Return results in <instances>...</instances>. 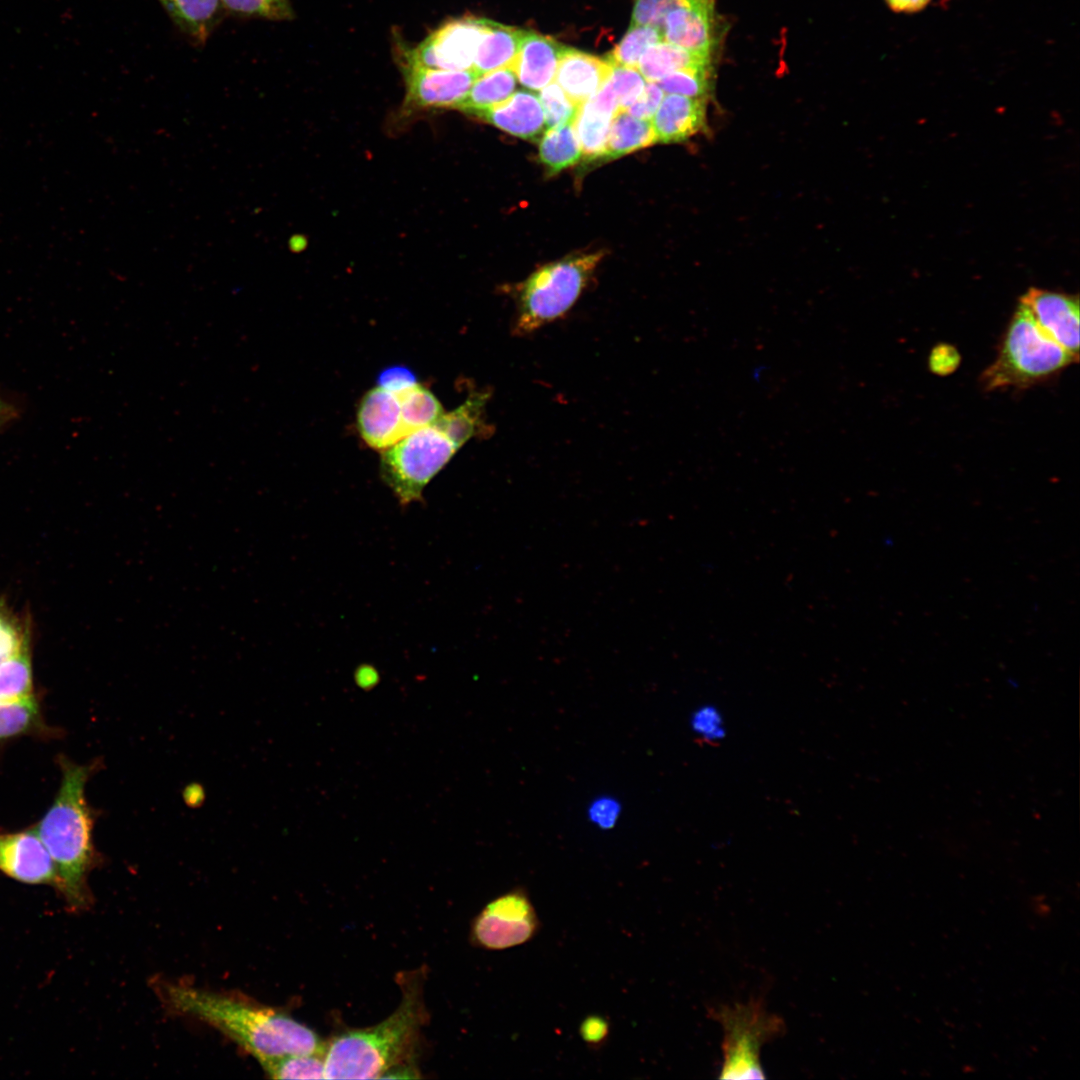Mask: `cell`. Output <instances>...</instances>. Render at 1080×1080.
<instances>
[{"label": "cell", "mask_w": 1080, "mask_h": 1080, "mask_svg": "<svg viewBox=\"0 0 1080 1080\" xmlns=\"http://www.w3.org/2000/svg\"><path fill=\"white\" fill-rule=\"evenodd\" d=\"M525 34L526 30L486 19L472 71L480 76L512 67Z\"/></svg>", "instance_id": "ffe728a7"}, {"label": "cell", "mask_w": 1080, "mask_h": 1080, "mask_svg": "<svg viewBox=\"0 0 1080 1080\" xmlns=\"http://www.w3.org/2000/svg\"><path fill=\"white\" fill-rule=\"evenodd\" d=\"M27 650V631L20 620L0 601V663Z\"/></svg>", "instance_id": "e575fe53"}, {"label": "cell", "mask_w": 1080, "mask_h": 1080, "mask_svg": "<svg viewBox=\"0 0 1080 1080\" xmlns=\"http://www.w3.org/2000/svg\"><path fill=\"white\" fill-rule=\"evenodd\" d=\"M614 116L585 102L573 121L582 156L589 161L604 159L611 121Z\"/></svg>", "instance_id": "d4e9b609"}, {"label": "cell", "mask_w": 1080, "mask_h": 1080, "mask_svg": "<svg viewBox=\"0 0 1080 1080\" xmlns=\"http://www.w3.org/2000/svg\"><path fill=\"white\" fill-rule=\"evenodd\" d=\"M226 15L239 19L283 21L293 18L290 0H221Z\"/></svg>", "instance_id": "1f68e13d"}, {"label": "cell", "mask_w": 1080, "mask_h": 1080, "mask_svg": "<svg viewBox=\"0 0 1080 1080\" xmlns=\"http://www.w3.org/2000/svg\"><path fill=\"white\" fill-rule=\"evenodd\" d=\"M34 698L29 650L0 663V701L19 702Z\"/></svg>", "instance_id": "83f0119b"}, {"label": "cell", "mask_w": 1080, "mask_h": 1080, "mask_svg": "<svg viewBox=\"0 0 1080 1080\" xmlns=\"http://www.w3.org/2000/svg\"><path fill=\"white\" fill-rule=\"evenodd\" d=\"M404 109H458L478 77L471 70H444L403 65Z\"/></svg>", "instance_id": "30bf717a"}, {"label": "cell", "mask_w": 1080, "mask_h": 1080, "mask_svg": "<svg viewBox=\"0 0 1080 1080\" xmlns=\"http://www.w3.org/2000/svg\"><path fill=\"white\" fill-rule=\"evenodd\" d=\"M565 48L553 38L526 31L512 64L517 80L526 88L542 90L554 81Z\"/></svg>", "instance_id": "2e32d148"}, {"label": "cell", "mask_w": 1080, "mask_h": 1080, "mask_svg": "<svg viewBox=\"0 0 1080 1080\" xmlns=\"http://www.w3.org/2000/svg\"><path fill=\"white\" fill-rule=\"evenodd\" d=\"M601 258V252L571 256L531 274L518 290L513 335H530L562 318L588 285Z\"/></svg>", "instance_id": "5b68a950"}, {"label": "cell", "mask_w": 1080, "mask_h": 1080, "mask_svg": "<svg viewBox=\"0 0 1080 1080\" xmlns=\"http://www.w3.org/2000/svg\"><path fill=\"white\" fill-rule=\"evenodd\" d=\"M885 2L896 13L912 14L926 8L931 0H885Z\"/></svg>", "instance_id": "7bdbcfd3"}, {"label": "cell", "mask_w": 1080, "mask_h": 1080, "mask_svg": "<svg viewBox=\"0 0 1080 1080\" xmlns=\"http://www.w3.org/2000/svg\"><path fill=\"white\" fill-rule=\"evenodd\" d=\"M1078 359L1048 337L1019 302L1002 336L994 362L981 375L986 391L1040 384Z\"/></svg>", "instance_id": "277c9868"}, {"label": "cell", "mask_w": 1080, "mask_h": 1080, "mask_svg": "<svg viewBox=\"0 0 1080 1080\" xmlns=\"http://www.w3.org/2000/svg\"><path fill=\"white\" fill-rule=\"evenodd\" d=\"M582 156L573 122L549 128L539 144V157L551 174L577 163Z\"/></svg>", "instance_id": "484cf974"}, {"label": "cell", "mask_w": 1080, "mask_h": 1080, "mask_svg": "<svg viewBox=\"0 0 1080 1080\" xmlns=\"http://www.w3.org/2000/svg\"><path fill=\"white\" fill-rule=\"evenodd\" d=\"M486 18L451 19L403 54L406 65L444 70L473 69Z\"/></svg>", "instance_id": "9c48e42d"}, {"label": "cell", "mask_w": 1080, "mask_h": 1080, "mask_svg": "<svg viewBox=\"0 0 1080 1080\" xmlns=\"http://www.w3.org/2000/svg\"><path fill=\"white\" fill-rule=\"evenodd\" d=\"M959 356L951 346L942 345L936 347L930 357V367L936 373L945 374L951 372L958 364Z\"/></svg>", "instance_id": "b9f144b4"}, {"label": "cell", "mask_w": 1080, "mask_h": 1080, "mask_svg": "<svg viewBox=\"0 0 1080 1080\" xmlns=\"http://www.w3.org/2000/svg\"><path fill=\"white\" fill-rule=\"evenodd\" d=\"M709 1016L724 1030L722 1079H764L760 1049L784 1030L781 1018L770 1014L761 1000L719 1005Z\"/></svg>", "instance_id": "52a82bcc"}, {"label": "cell", "mask_w": 1080, "mask_h": 1080, "mask_svg": "<svg viewBox=\"0 0 1080 1080\" xmlns=\"http://www.w3.org/2000/svg\"><path fill=\"white\" fill-rule=\"evenodd\" d=\"M414 375L401 367L389 368L380 375V385L389 390L398 391L415 384Z\"/></svg>", "instance_id": "60d3db41"}, {"label": "cell", "mask_w": 1080, "mask_h": 1080, "mask_svg": "<svg viewBox=\"0 0 1080 1080\" xmlns=\"http://www.w3.org/2000/svg\"><path fill=\"white\" fill-rule=\"evenodd\" d=\"M538 96L548 129L574 121L580 107L568 98L556 82L544 87Z\"/></svg>", "instance_id": "836d02e7"}, {"label": "cell", "mask_w": 1080, "mask_h": 1080, "mask_svg": "<svg viewBox=\"0 0 1080 1080\" xmlns=\"http://www.w3.org/2000/svg\"><path fill=\"white\" fill-rule=\"evenodd\" d=\"M175 27L193 45L203 46L223 20L221 0H158Z\"/></svg>", "instance_id": "d6986e66"}, {"label": "cell", "mask_w": 1080, "mask_h": 1080, "mask_svg": "<svg viewBox=\"0 0 1080 1080\" xmlns=\"http://www.w3.org/2000/svg\"><path fill=\"white\" fill-rule=\"evenodd\" d=\"M715 0H688L669 12L662 28L663 41L683 49L712 55L717 42Z\"/></svg>", "instance_id": "5bb4252c"}, {"label": "cell", "mask_w": 1080, "mask_h": 1080, "mask_svg": "<svg viewBox=\"0 0 1080 1080\" xmlns=\"http://www.w3.org/2000/svg\"><path fill=\"white\" fill-rule=\"evenodd\" d=\"M691 728L697 736L709 742L719 741L726 734L722 714L711 704H704L693 712Z\"/></svg>", "instance_id": "74e56055"}, {"label": "cell", "mask_w": 1080, "mask_h": 1080, "mask_svg": "<svg viewBox=\"0 0 1080 1080\" xmlns=\"http://www.w3.org/2000/svg\"><path fill=\"white\" fill-rule=\"evenodd\" d=\"M539 929L531 898L517 887L486 904L473 921L471 936L484 949L505 950L531 941Z\"/></svg>", "instance_id": "ba28073f"}, {"label": "cell", "mask_w": 1080, "mask_h": 1080, "mask_svg": "<svg viewBox=\"0 0 1080 1080\" xmlns=\"http://www.w3.org/2000/svg\"><path fill=\"white\" fill-rule=\"evenodd\" d=\"M475 116L526 140H535L543 133L545 126L539 96L527 90L516 91L506 100Z\"/></svg>", "instance_id": "e0dca14e"}, {"label": "cell", "mask_w": 1080, "mask_h": 1080, "mask_svg": "<svg viewBox=\"0 0 1080 1080\" xmlns=\"http://www.w3.org/2000/svg\"><path fill=\"white\" fill-rule=\"evenodd\" d=\"M8 402H10V401L0 395V405L8 403Z\"/></svg>", "instance_id": "bcb514c9"}, {"label": "cell", "mask_w": 1080, "mask_h": 1080, "mask_svg": "<svg viewBox=\"0 0 1080 1080\" xmlns=\"http://www.w3.org/2000/svg\"><path fill=\"white\" fill-rule=\"evenodd\" d=\"M355 680L360 688L369 689L378 681V673L372 666H361L355 674Z\"/></svg>", "instance_id": "ee69618b"}, {"label": "cell", "mask_w": 1080, "mask_h": 1080, "mask_svg": "<svg viewBox=\"0 0 1080 1080\" xmlns=\"http://www.w3.org/2000/svg\"><path fill=\"white\" fill-rule=\"evenodd\" d=\"M405 434L433 425L444 410L434 394L420 384L397 391Z\"/></svg>", "instance_id": "4316f807"}, {"label": "cell", "mask_w": 1080, "mask_h": 1080, "mask_svg": "<svg viewBox=\"0 0 1080 1080\" xmlns=\"http://www.w3.org/2000/svg\"><path fill=\"white\" fill-rule=\"evenodd\" d=\"M1019 302L1048 337L1079 359L1078 296L1030 288Z\"/></svg>", "instance_id": "7c38bea8"}, {"label": "cell", "mask_w": 1080, "mask_h": 1080, "mask_svg": "<svg viewBox=\"0 0 1080 1080\" xmlns=\"http://www.w3.org/2000/svg\"><path fill=\"white\" fill-rule=\"evenodd\" d=\"M663 41L658 28L643 25H630L621 41L608 53L605 60L612 67L637 68L646 50Z\"/></svg>", "instance_id": "f1b7e54d"}, {"label": "cell", "mask_w": 1080, "mask_h": 1080, "mask_svg": "<svg viewBox=\"0 0 1080 1080\" xmlns=\"http://www.w3.org/2000/svg\"><path fill=\"white\" fill-rule=\"evenodd\" d=\"M711 57L662 41L646 50L639 61L638 70L647 82H657L677 70L711 69Z\"/></svg>", "instance_id": "44dd1931"}, {"label": "cell", "mask_w": 1080, "mask_h": 1080, "mask_svg": "<svg viewBox=\"0 0 1080 1080\" xmlns=\"http://www.w3.org/2000/svg\"><path fill=\"white\" fill-rule=\"evenodd\" d=\"M608 82L618 101L619 110L625 111L642 94L645 79L637 68L612 67Z\"/></svg>", "instance_id": "d590c367"}, {"label": "cell", "mask_w": 1080, "mask_h": 1080, "mask_svg": "<svg viewBox=\"0 0 1080 1080\" xmlns=\"http://www.w3.org/2000/svg\"><path fill=\"white\" fill-rule=\"evenodd\" d=\"M19 416L18 407L13 402L0 405V430L12 423Z\"/></svg>", "instance_id": "f6af8a7d"}, {"label": "cell", "mask_w": 1080, "mask_h": 1080, "mask_svg": "<svg viewBox=\"0 0 1080 1080\" xmlns=\"http://www.w3.org/2000/svg\"><path fill=\"white\" fill-rule=\"evenodd\" d=\"M688 0H635L631 25H643L662 31L669 12L684 6ZM662 33V32H661Z\"/></svg>", "instance_id": "8d00e7d4"}, {"label": "cell", "mask_w": 1080, "mask_h": 1080, "mask_svg": "<svg viewBox=\"0 0 1080 1080\" xmlns=\"http://www.w3.org/2000/svg\"><path fill=\"white\" fill-rule=\"evenodd\" d=\"M657 142L651 120L636 118L626 111L611 121L603 160H612Z\"/></svg>", "instance_id": "7402d4cb"}, {"label": "cell", "mask_w": 1080, "mask_h": 1080, "mask_svg": "<svg viewBox=\"0 0 1080 1080\" xmlns=\"http://www.w3.org/2000/svg\"><path fill=\"white\" fill-rule=\"evenodd\" d=\"M325 1054L290 1055L261 1066L273 1079H325Z\"/></svg>", "instance_id": "4dcf8cb0"}, {"label": "cell", "mask_w": 1080, "mask_h": 1080, "mask_svg": "<svg viewBox=\"0 0 1080 1080\" xmlns=\"http://www.w3.org/2000/svg\"><path fill=\"white\" fill-rule=\"evenodd\" d=\"M161 991L168 1008L222 1032L260 1065L290 1055L326 1052L327 1044L313 1030L272 1007L184 984H165Z\"/></svg>", "instance_id": "6da1fadb"}, {"label": "cell", "mask_w": 1080, "mask_h": 1080, "mask_svg": "<svg viewBox=\"0 0 1080 1080\" xmlns=\"http://www.w3.org/2000/svg\"><path fill=\"white\" fill-rule=\"evenodd\" d=\"M35 698L19 702L0 701V740L34 733L42 728Z\"/></svg>", "instance_id": "f546056e"}, {"label": "cell", "mask_w": 1080, "mask_h": 1080, "mask_svg": "<svg viewBox=\"0 0 1080 1080\" xmlns=\"http://www.w3.org/2000/svg\"><path fill=\"white\" fill-rule=\"evenodd\" d=\"M488 397L487 392L473 393L462 405L444 413L434 424L460 449L485 427L484 412Z\"/></svg>", "instance_id": "cb8c5ba5"}, {"label": "cell", "mask_w": 1080, "mask_h": 1080, "mask_svg": "<svg viewBox=\"0 0 1080 1080\" xmlns=\"http://www.w3.org/2000/svg\"><path fill=\"white\" fill-rule=\"evenodd\" d=\"M663 92L656 82H647L639 98L625 111L636 118L651 120L664 97Z\"/></svg>", "instance_id": "f35d334b"}, {"label": "cell", "mask_w": 1080, "mask_h": 1080, "mask_svg": "<svg viewBox=\"0 0 1080 1080\" xmlns=\"http://www.w3.org/2000/svg\"><path fill=\"white\" fill-rule=\"evenodd\" d=\"M512 67L490 71L476 78L457 110L476 115L509 98L516 87Z\"/></svg>", "instance_id": "603a6c76"}, {"label": "cell", "mask_w": 1080, "mask_h": 1080, "mask_svg": "<svg viewBox=\"0 0 1080 1080\" xmlns=\"http://www.w3.org/2000/svg\"><path fill=\"white\" fill-rule=\"evenodd\" d=\"M711 69H682L671 72L656 83L668 94L705 98L711 90Z\"/></svg>", "instance_id": "d6a6232c"}, {"label": "cell", "mask_w": 1080, "mask_h": 1080, "mask_svg": "<svg viewBox=\"0 0 1080 1080\" xmlns=\"http://www.w3.org/2000/svg\"><path fill=\"white\" fill-rule=\"evenodd\" d=\"M704 98L667 94L651 118L657 142L678 143L698 133L705 124Z\"/></svg>", "instance_id": "ac0fdd59"}, {"label": "cell", "mask_w": 1080, "mask_h": 1080, "mask_svg": "<svg viewBox=\"0 0 1080 1080\" xmlns=\"http://www.w3.org/2000/svg\"><path fill=\"white\" fill-rule=\"evenodd\" d=\"M609 1031L608 1020L599 1014L586 1016L579 1025L581 1039L591 1047L601 1046L607 1040Z\"/></svg>", "instance_id": "ab89813d"}, {"label": "cell", "mask_w": 1080, "mask_h": 1080, "mask_svg": "<svg viewBox=\"0 0 1080 1080\" xmlns=\"http://www.w3.org/2000/svg\"><path fill=\"white\" fill-rule=\"evenodd\" d=\"M425 1017L418 983H407L399 1007L388 1018L344 1031L328 1042L325 1079L382 1078L411 1048Z\"/></svg>", "instance_id": "3957f363"}, {"label": "cell", "mask_w": 1080, "mask_h": 1080, "mask_svg": "<svg viewBox=\"0 0 1080 1080\" xmlns=\"http://www.w3.org/2000/svg\"><path fill=\"white\" fill-rule=\"evenodd\" d=\"M357 424L367 445L381 451L406 436L397 391L381 386L368 391L361 400Z\"/></svg>", "instance_id": "4fadbf2b"}, {"label": "cell", "mask_w": 1080, "mask_h": 1080, "mask_svg": "<svg viewBox=\"0 0 1080 1080\" xmlns=\"http://www.w3.org/2000/svg\"><path fill=\"white\" fill-rule=\"evenodd\" d=\"M0 872L25 884L58 888L54 862L35 828L0 833Z\"/></svg>", "instance_id": "8fae6325"}, {"label": "cell", "mask_w": 1080, "mask_h": 1080, "mask_svg": "<svg viewBox=\"0 0 1080 1080\" xmlns=\"http://www.w3.org/2000/svg\"><path fill=\"white\" fill-rule=\"evenodd\" d=\"M62 779L49 809L35 828L49 852L58 875L57 891L70 910L90 904L88 874L95 865L93 844L95 812L89 806L86 783L95 765L60 760Z\"/></svg>", "instance_id": "7a4b0ae2"}, {"label": "cell", "mask_w": 1080, "mask_h": 1080, "mask_svg": "<svg viewBox=\"0 0 1080 1080\" xmlns=\"http://www.w3.org/2000/svg\"><path fill=\"white\" fill-rule=\"evenodd\" d=\"M458 450L435 424L418 429L382 451V478L401 505L420 501L426 485Z\"/></svg>", "instance_id": "8992f818"}, {"label": "cell", "mask_w": 1080, "mask_h": 1080, "mask_svg": "<svg viewBox=\"0 0 1080 1080\" xmlns=\"http://www.w3.org/2000/svg\"><path fill=\"white\" fill-rule=\"evenodd\" d=\"M611 71L612 66L605 59L566 47L554 80L568 98L581 107L606 83Z\"/></svg>", "instance_id": "9a60e30c"}]
</instances>
